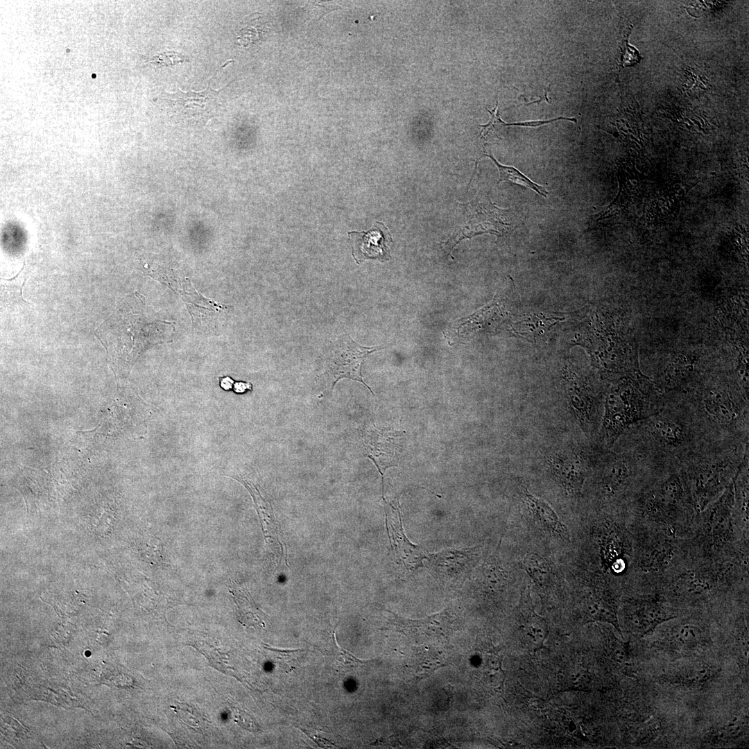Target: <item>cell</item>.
I'll return each instance as SVG.
<instances>
[{
    "label": "cell",
    "mask_w": 749,
    "mask_h": 749,
    "mask_svg": "<svg viewBox=\"0 0 749 749\" xmlns=\"http://www.w3.org/2000/svg\"><path fill=\"white\" fill-rule=\"evenodd\" d=\"M748 588V557L705 556L684 549L662 576L656 594L670 605L691 606Z\"/></svg>",
    "instance_id": "cell-1"
},
{
    "label": "cell",
    "mask_w": 749,
    "mask_h": 749,
    "mask_svg": "<svg viewBox=\"0 0 749 749\" xmlns=\"http://www.w3.org/2000/svg\"><path fill=\"white\" fill-rule=\"evenodd\" d=\"M630 513L648 525L688 537L697 513L683 471L656 476L631 501Z\"/></svg>",
    "instance_id": "cell-2"
},
{
    "label": "cell",
    "mask_w": 749,
    "mask_h": 749,
    "mask_svg": "<svg viewBox=\"0 0 749 749\" xmlns=\"http://www.w3.org/2000/svg\"><path fill=\"white\" fill-rule=\"evenodd\" d=\"M742 460V459H741ZM727 456L705 458L683 471L696 513L715 501L733 480L741 465Z\"/></svg>",
    "instance_id": "cell-3"
},
{
    "label": "cell",
    "mask_w": 749,
    "mask_h": 749,
    "mask_svg": "<svg viewBox=\"0 0 749 749\" xmlns=\"http://www.w3.org/2000/svg\"><path fill=\"white\" fill-rule=\"evenodd\" d=\"M654 406L632 386H617L608 394L602 419L601 436L611 446L631 425L656 413Z\"/></svg>",
    "instance_id": "cell-4"
},
{
    "label": "cell",
    "mask_w": 749,
    "mask_h": 749,
    "mask_svg": "<svg viewBox=\"0 0 749 749\" xmlns=\"http://www.w3.org/2000/svg\"><path fill=\"white\" fill-rule=\"evenodd\" d=\"M678 617L661 624L654 647L672 657H688L707 646L709 630L698 617Z\"/></svg>",
    "instance_id": "cell-5"
},
{
    "label": "cell",
    "mask_w": 749,
    "mask_h": 749,
    "mask_svg": "<svg viewBox=\"0 0 749 749\" xmlns=\"http://www.w3.org/2000/svg\"><path fill=\"white\" fill-rule=\"evenodd\" d=\"M621 617L628 631L642 637L679 615L677 610L656 594H635L624 601Z\"/></svg>",
    "instance_id": "cell-6"
},
{
    "label": "cell",
    "mask_w": 749,
    "mask_h": 749,
    "mask_svg": "<svg viewBox=\"0 0 749 749\" xmlns=\"http://www.w3.org/2000/svg\"><path fill=\"white\" fill-rule=\"evenodd\" d=\"M480 546L449 549L429 553L423 562L430 574L445 586L462 584L481 560Z\"/></svg>",
    "instance_id": "cell-7"
},
{
    "label": "cell",
    "mask_w": 749,
    "mask_h": 749,
    "mask_svg": "<svg viewBox=\"0 0 749 749\" xmlns=\"http://www.w3.org/2000/svg\"><path fill=\"white\" fill-rule=\"evenodd\" d=\"M381 348L363 346L350 336L344 337L343 340L335 345L332 354L326 361L325 372L331 388L333 389L340 379L347 378L362 383L373 393L364 382L361 373L362 366L368 354Z\"/></svg>",
    "instance_id": "cell-8"
},
{
    "label": "cell",
    "mask_w": 749,
    "mask_h": 749,
    "mask_svg": "<svg viewBox=\"0 0 749 749\" xmlns=\"http://www.w3.org/2000/svg\"><path fill=\"white\" fill-rule=\"evenodd\" d=\"M608 578L600 571L590 578L581 602L582 612L585 622L610 623L621 634L616 595Z\"/></svg>",
    "instance_id": "cell-9"
},
{
    "label": "cell",
    "mask_w": 749,
    "mask_h": 749,
    "mask_svg": "<svg viewBox=\"0 0 749 749\" xmlns=\"http://www.w3.org/2000/svg\"><path fill=\"white\" fill-rule=\"evenodd\" d=\"M390 613V628L417 644L444 642L453 631L455 616L449 608L420 619H409Z\"/></svg>",
    "instance_id": "cell-10"
},
{
    "label": "cell",
    "mask_w": 749,
    "mask_h": 749,
    "mask_svg": "<svg viewBox=\"0 0 749 749\" xmlns=\"http://www.w3.org/2000/svg\"><path fill=\"white\" fill-rule=\"evenodd\" d=\"M214 90L208 87L201 92L178 90L173 94H163L169 113L181 120H193L207 122L213 117L220 104L218 101L219 92L225 89Z\"/></svg>",
    "instance_id": "cell-11"
},
{
    "label": "cell",
    "mask_w": 749,
    "mask_h": 749,
    "mask_svg": "<svg viewBox=\"0 0 749 749\" xmlns=\"http://www.w3.org/2000/svg\"><path fill=\"white\" fill-rule=\"evenodd\" d=\"M654 476L639 475L630 462L624 458H616L605 465L599 476V486L605 498L617 497L628 489H631L635 497Z\"/></svg>",
    "instance_id": "cell-12"
},
{
    "label": "cell",
    "mask_w": 749,
    "mask_h": 749,
    "mask_svg": "<svg viewBox=\"0 0 749 749\" xmlns=\"http://www.w3.org/2000/svg\"><path fill=\"white\" fill-rule=\"evenodd\" d=\"M384 501L388 533L398 561L409 571L417 569L422 567L427 555L404 533L399 508L388 503L386 500Z\"/></svg>",
    "instance_id": "cell-13"
},
{
    "label": "cell",
    "mask_w": 749,
    "mask_h": 749,
    "mask_svg": "<svg viewBox=\"0 0 749 749\" xmlns=\"http://www.w3.org/2000/svg\"><path fill=\"white\" fill-rule=\"evenodd\" d=\"M701 408L715 424L725 429L737 427L746 421L748 404H740L734 397L723 391L710 390L703 400Z\"/></svg>",
    "instance_id": "cell-14"
},
{
    "label": "cell",
    "mask_w": 749,
    "mask_h": 749,
    "mask_svg": "<svg viewBox=\"0 0 749 749\" xmlns=\"http://www.w3.org/2000/svg\"><path fill=\"white\" fill-rule=\"evenodd\" d=\"M551 472L565 491L571 495H578L587 475V466L584 458L572 450H564L551 458Z\"/></svg>",
    "instance_id": "cell-15"
},
{
    "label": "cell",
    "mask_w": 749,
    "mask_h": 749,
    "mask_svg": "<svg viewBox=\"0 0 749 749\" xmlns=\"http://www.w3.org/2000/svg\"><path fill=\"white\" fill-rule=\"evenodd\" d=\"M353 237V255L356 261L365 259H377L381 261L390 259L388 245L393 243L392 236L387 227L377 222L368 231L351 232Z\"/></svg>",
    "instance_id": "cell-16"
},
{
    "label": "cell",
    "mask_w": 749,
    "mask_h": 749,
    "mask_svg": "<svg viewBox=\"0 0 749 749\" xmlns=\"http://www.w3.org/2000/svg\"><path fill=\"white\" fill-rule=\"evenodd\" d=\"M718 673L716 666L703 660H691L671 666L661 677L670 685L689 689H700Z\"/></svg>",
    "instance_id": "cell-17"
},
{
    "label": "cell",
    "mask_w": 749,
    "mask_h": 749,
    "mask_svg": "<svg viewBox=\"0 0 749 749\" xmlns=\"http://www.w3.org/2000/svg\"><path fill=\"white\" fill-rule=\"evenodd\" d=\"M645 420L649 433L663 448L678 449L689 441V427L680 418L657 412Z\"/></svg>",
    "instance_id": "cell-18"
},
{
    "label": "cell",
    "mask_w": 749,
    "mask_h": 749,
    "mask_svg": "<svg viewBox=\"0 0 749 749\" xmlns=\"http://www.w3.org/2000/svg\"><path fill=\"white\" fill-rule=\"evenodd\" d=\"M517 612L519 630L523 639L531 647L542 646L548 634L547 625L545 620L535 612L529 590L526 589L522 594Z\"/></svg>",
    "instance_id": "cell-19"
},
{
    "label": "cell",
    "mask_w": 749,
    "mask_h": 749,
    "mask_svg": "<svg viewBox=\"0 0 749 749\" xmlns=\"http://www.w3.org/2000/svg\"><path fill=\"white\" fill-rule=\"evenodd\" d=\"M386 433L381 432V440L379 439L378 433L377 439L367 433L363 442L368 456L374 463L381 476L383 494L384 474L388 467L397 465L399 452V440L396 436H390Z\"/></svg>",
    "instance_id": "cell-20"
},
{
    "label": "cell",
    "mask_w": 749,
    "mask_h": 749,
    "mask_svg": "<svg viewBox=\"0 0 749 749\" xmlns=\"http://www.w3.org/2000/svg\"><path fill=\"white\" fill-rule=\"evenodd\" d=\"M522 500L529 515L540 528L557 537L567 538L569 533L566 526L546 501L527 490L522 493Z\"/></svg>",
    "instance_id": "cell-21"
},
{
    "label": "cell",
    "mask_w": 749,
    "mask_h": 749,
    "mask_svg": "<svg viewBox=\"0 0 749 749\" xmlns=\"http://www.w3.org/2000/svg\"><path fill=\"white\" fill-rule=\"evenodd\" d=\"M519 565L539 587L544 588L548 586L553 580V573L551 565L544 557L538 553H527L519 562Z\"/></svg>",
    "instance_id": "cell-22"
},
{
    "label": "cell",
    "mask_w": 749,
    "mask_h": 749,
    "mask_svg": "<svg viewBox=\"0 0 749 749\" xmlns=\"http://www.w3.org/2000/svg\"><path fill=\"white\" fill-rule=\"evenodd\" d=\"M485 155L488 157L498 168L499 173L498 184L502 181H510L524 185L526 187L535 191L542 197L547 198L549 192L544 187L532 181L515 167L502 165L493 157L490 152L485 153Z\"/></svg>",
    "instance_id": "cell-23"
},
{
    "label": "cell",
    "mask_w": 749,
    "mask_h": 749,
    "mask_svg": "<svg viewBox=\"0 0 749 749\" xmlns=\"http://www.w3.org/2000/svg\"><path fill=\"white\" fill-rule=\"evenodd\" d=\"M748 725V718L746 716L735 714L716 727L713 735L715 739L718 741L735 740L746 732Z\"/></svg>",
    "instance_id": "cell-24"
},
{
    "label": "cell",
    "mask_w": 749,
    "mask_h": 749,
    "mask_svg": "<svg viewBox=\"0 0 749 749\" xmlns=\"http://www.w3.org/2000/svg\"><path fill=\"white\" fill-rule=\"evenodd\" d=\"M735 639L737 656L741 668L748 673V630L745 614H741L735 622Z\"/></svg>",
    "instance_id": "cell-25"
},
{
    "label": "cell",
    "mask_w": 749,
    "mask_h": 749,
    "mask_svg": "<svg viewBox=\"0 0 749 749\" xmlns=\"http://www.w3.org/2000/svg\"><path fill=\"white\" fill-rule=\"evenodd\" d=\"M632 28V25L627 28L620 43L619 69L634 66L639 63L642 58L638 50L628 43Z\"/></svg>",
    "instance_id": "cell-26"
},
{
    "label": "cell",
    "mask_w": 749,
    "mask_h": 749,
    "mask_svg": "<svg viewBox=\"0 0 749 749\" xmlns=\"http://www.w3.org/2000/svg\"><path fill=\"white\" fill-rule=\"evenodd\" d=\"M498 105L499 102L497 100L495 107L492 111L488 110V112L491 115L490 121L485 125H480L482 128L481 130V139L483 143H486L492 138L498 137L499 131L502 128L506 126L507 123L503 121L500 118Z\"/></svg>",
    "instance_id": "cell-27"
},
{
    "label": "cell",
    "mask_w": 749,
    "mask_h": 749,
    "mask_svg": "<svg viewBox=\"0 0 749 749\" xmlns=\"http://www.w3.org/2000/svg\"><path fill=\"white\" fill-rule=\"evenodd\" d=\"M6 280L8 283L7 284L4 283L1 286L3 304L8 306L26 304V302L23 300L21 296V289L26 280L21 283H15L13 284H10L8 279Z\"/></svg>",
    "instance_id": "cell-28"
},
{
    "label": "cell",
    "mask_w": 749,
    "mask_h": 749,
    "mask_svg": "<svg viewBox=\"0 0 749 749\" xmlns=\"http://www.w3.org/2000/svg\"><path fill=\"white\" fill-rule=\"evenodd\" d=\"M176 711L182 720L193 728H198L203 723L200 715L188 705L181 704L176 707Z\"/></svg>",
    "instance_id": "cell-29"
},
{
    "label": "cell",
    "mask_w": 749,
    "mask_h": 749,
    "mask_svg": "<svg viewBox=\"0 0 749 749\" xmlns=\"http://www.w3.org/2000/svg\"><path fill=\"white\" fill-rule=\"evenodd\" d=\"M186 60L184 55L174 51L163 52L151 58V62L158 67L173 65Z\"/></svg>",
    "instance_id": "cell-30"
},
{
    "label": "cell",
    "mask_w": 749,
    "mask_h": 749,
    "mask_svg": "<svg viewBox=\"0 0 749 749\" xmlns=\"http://www.w3.org/2000/svg\"><path fill=\"white\" fill-rule=\"evenodd\" d=\"M560 120H567V121H570L571 122H574L575 123H577V119L576 118L559 117L554 118V119H549V120L528 121H523V122H518V123H507L506 126H522V127H528H528L529 128H535V127L541 126H543L544 124L550 123L557 121H560Z\"/></svg>",
    "instance_id": "cell-31"
},
{
    "label": "cell",
    "mask_w": 749,
    "mask_h": 749,
    "mask_svg": "<svg viewBox=\"0 0 749 749\" xmlns=\"http://www.w3.org/2000/svg\"><path fill=\"white\" fill-rule=\"evenodd\" d=\"M234 718L239 725L247 729H256L257 725L251 718L243 712L234 713Z\"/></svg>",
    "instance_id": "cell-32"
},
{
    "label": "cell",
    "mask_w": 749,
    "mask_h": 749,
    "mask_svg": "<svg viewBox=\"0 0 749 749\" xmlns=\"http://www.w3.org/2000/svg\"><path fill=\"white\" fill-rule=\"evenodd\" d=\"M338 648H339L340 651H341V653L343 656V660H344V663L345 664H348L350 666H356L357 664L365 663V662H363V661L359 660L358 658L354 657L353 655H352L351 653H350L347 651L341 648L338 645Z\"/></svg>",
    "instance_id": "cell-33"
},
{
    "label": "cell",
    "mask_w": 749,
    "mask_h": 749,
    "mask_svg": "<svg viewBox=\"0 0 749 749\" xmlns=\"http://www.w3.org/2000/svg\"><path fill=\"white\" fill-rule=\"evenodd\" d=\"M302 730V731H303L304 732H305V733L307 734V736H308V737H309V738H311V739H313V741H315V742H316V743H317V744H318V746H320V747H322V748H326V747H327V748H329V747H332V746H333V745H334L332 742H331L330 741H329V740H327V739H325V738H323V737H317V735H313V734H311V732H307V730Z\"/></svg>",
    "instance_id": "cell-34"
},
{
    "label": "cell",
    "mask_w": 749,
    "mask_h": 749,
    "mask_svg": "<svg viewBox=\"0 0 749 749\" xmlns=\"http://www.w3.org/2000/svg\"><path fill=\"white\" fill-rule=\"evenodd\" d=\"M234 389L236 393H243L246 390H251L252 384L250 383L235 382L234 383Z\"/></svg>",
    "instance_id": "cell-35"
},
{
    "label": "cell",
    "mask_w": 749,
    "mask_h": 749,
    "mask_svg": "<svg viewBox=\"0 0 749 749\" xmlns=\"http://www.w3.org/2000/svg\"><path fill=\"white\" fill-rule=\"evenodd\" d=\"M234 385V381L228 377H223L221 379V386L225 390H230L232 386Z\"/></svg>",
    "instance_id": "cell-36"
},
{
    "label": "cell",
    "mask_w": 749,
    "mask_h": 749,
    "mask_svg": "<svg viewBox=\"0 0 749 749\" xmlns=\"http://www.w3.org/2000/svg\"><path fill=\"white\" fill-rule=\"evenodd\" d=\"M612 350V347H608V352H611Z\"/></svg>",
    "instance_id": "cell-37"
},
{
    "label": "cell",
    "mask_w": 749,
    "mask_h": 749,
    "mask_svg": "<svg viewBox=\"0 0 749 749\" xmlns=\"http://www.w3.org/2000/svg\"><path fill=\"white\" fill-rule=\"evenodd\" d=\"M743 313H744L745 314H746V313H747V311H746V309H743Z\"/></svg>",
    "instance_id": "cell-38"
},
{
    "label": "cell",
    "mask_w": 749,
    "mask_h": 749,
    "mask_svg": "<svg viewBox=\"0 0 749 749\" xmlns=\"http://www.w3.org/2000/svg\"><path fill=\"white\" fill-rule=\"evenodd\" d=\"M610 345H611L612 346H614V343H612H612H610Z\"/></svg>",
    "instance_id": "cell-39"
},
{
    "label": "cell",
    "mask_w": 749,
    "mask_h": 749,
    "mask_svg": "<svg viewBox=\"0 0 749 749\" xmlns=\"http://www.w3.org/2000/svg\"><path fill=\"white\" fill-rule=\"evenodd\" d=\"M608 341H610V342L611 341V339H610V338H608Z\"/></svg>",
    "instance_id": "cell-40"
}]
</instances>
